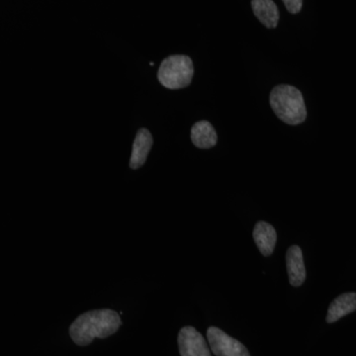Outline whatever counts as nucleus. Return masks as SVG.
<instances>
[{
    "mask_svg": "<svg viewBox=\"0 0 356 356\" xmlns=\"http://www.w3.org/2000/svg\"><path fill=\"white\" fill-rule=\"evenodd\" d=\"M271 108L281 121L288 125H299L307 118L303 95L298 88L280 84L271 90L269 96Z\"/></svg>",
    "mask_w": 356,
    "mask_h": 356,
    "instance_id": "2",
    "label": "nucleus"
},
{
    "mask_svg": "<svg viewBox=\"0 0 356 356\" xmlns=\"http://www.w3.org/2000/svg\"><path fill=\"white\" fill-rule=\"evenodd\" d=\"M153 137L147 129H140L133 144L132 156H131L130 168L138 170L146 163L147 156L153 147Z\"/></svg>",
    "mask_w": 356,
    "mask_h": 356,
    "instance_id": "7",
    "label": "nucleus"
},
{
    "mask_svg": "<svg viewBox=\"0 0 356 356\" xmlns=\"http://www.w3.org/2000/svg\"><path fill=\"white\" fill-rule=\"evenodd\" d=\"M120 315L110 309L93 310L81 314L70 325V336L79 346H86L95 339H106L121 327Z\"/></svg>",
    "mask_w": 356,
    "mask_h": 356,
    "instance_id": "1",
    "label": "nucleus"
},
{
    "mask_svg": "<svg viewBox=\"0 0 356 356\" xmlns=\"http://www.w3.org/2000/svg\"><path fill=\"white\" fill-rule=\"evenodd\" d=\"M194 67L188 56L173 55L165 58L159 65V83L168 89H181L191 83Z\"/></svg>",
    "mask_w": 356,
    "mask_h": 356,
    "instance_id": "3",
    "label": "nucleus"
},
{
    "mask_svg": "<svg viewBox=\"0 0 356 356\" xmlns=\"http://www.w3.org/2000/svg\"><path fill=\"white\" fill-rule=\"evenodd\" d=\"M252 8L262 25L268 29L277 27L280 11L273 0H252Z\"/></svg>",
    "mask_w": 356,
    "mask_h": 356,
    "instance_id": "9",
    "label": "nucleus"
},
{
    "mask_svg": "<svg viewBox=\"0 0 356 356\" xmlns=\"http://www.w3.org/2000/svg\"><path fill=\"white\" fill-rule=\"evenodd\" d=\"M287 10L291 14H297L301 11L303 0H282Z\"/></svg>",
    "mask_w": 356,
    "mask_h": 356,
    "instance_id": "12",
    "label": "nucleus"
},
{
    "mask_svg": "<svg viewBox=\"0 0 356 356\" xmlns=\"http://www.w3.org/2000/svg\"><path fill=\"white\" fill-rule=\"evenodd\" d=\"M356 311V293H343L332 302L327 311V323L332 324Z\"/></svg>",
    "mask_w": 356,
    "mask_h": 356,
    "instance_id": "10",
    "label": "nucleus"
},
{
    "mask_svg": "<svg viewBox=\"0 0 356 356\" xmlns=\"http://www.w3.org/2000/svg\"><path fill=\"white\" fill-rule=\"evenodd\" d=\"M252 236L262 255L269 257L273 254L277 235H276L275 229L270 224L264 221L257 222Z\"/></svg>",
    "mask_w": 356,
    "mask_h": 356,
    "instance_id": "8",
    "label": "nucleus"
},
{
    "mask_svg": "<svg viewBox=\"0 0 356 356\" xmlns=\"http://www.w3.org/2000/svg\"><path fill=\"white\" fill-rule=\"evenodd\" d=\"M286 264L290 284L294 287L301 286L306 280V268L303 254L298 245H292L288 248Z\"/></svg>",
    "mask_w": 356,
    "mask_h": 356,
    "instance_id": "6",
    "label": "nucleus"
},
{
    "mask_svg": "<svg viewBox=\"0 0 356 356\" xmlns=\"http://www.w3.org/2000/svg\"><path fill=\"white\" fill-rule=\"evenodd\" d=\"M207 339L211 350L216 356H250L248 348L241 341L216 327L208 329Z\"/></svg>",
    "mask_w": 356,
    "mask_h": 356,
    "instance_id": "4",
    "label": "nucleus"
},
{
    "mask_svg": "<svg viewBox=\"0 0 356 356\" xmlns=\"http://www.w3.org/2000/svg\"><path fill=\"white\" fill-rule=\"evenodd\" d=\"M217 134L212 124L208 121H199L191 129V140L198 149H207L216 146Z\"/></svg>",
    "mask_w": 356,
    "mask_h": 356,
    "instance_id": "11",
    "label": "nucleus"
},
{
    "mask_svg": "<svg viewBox=\"0 0 356 356\" xmlns=\"http://www.w3.org/2000/svg\"><path fill=\"white\" fill-rule=\"evenodd\" d=\"M178 348L181 356H212L205 339L193 327H184L178 334Z\"/></svg>",
    "mask_w": 356,
    "mask_h": 356,
    "instance_id": "5",
    "label": "nucleus"
}]
</instances>
